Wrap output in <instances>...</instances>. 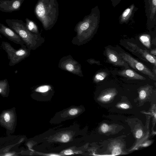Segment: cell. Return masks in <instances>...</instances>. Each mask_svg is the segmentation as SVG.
I'll return each mask as SVG.
<instances>
[{"label": "cell", "mask_w": 156, "mask_h": 156, "mask_svg": "<svg viewBox=\"0 0 156 156\" xmlns=\"http://www.w3.org/2000/svg\"><path fill=\"white\" fill-rule=\"evenodd\" d=\"M69 140V136L67 134H63L61 138V141L63 142L66 143L68 142Z\"/></svg>", "instance_id": "cell-22"}, {"label": "cell", "mask_w": 156, "mask_h": 156, "mask_svg": "<svg viewBox=\"0 0 156 156\" xmlns=\"http://www.w3.org/2000/svg\"><path fill=\"white\" fill-rule=\"evenodd\" d=\"M122 152L121 148L118 147H115L112 150V155H118L120 154Z\"/></svg>", "instance_id": "cell-21"}, {"label": "cell", "mask_w": 156, "mask_h": 156, "mask_svg": "<svg viewBox=\"0 0 156 156\" xmlns=\"http://www.w3.org/2000/svg\"><path fill=\"white\" fill-rule=\"evenodd\" d=\"M12 155V154H7L5 155H6V156H8V155L11 156V155Z\"/></svg>", "instance_id": "cell-32"}, {"label": "cell", "mask_w": 156, "mask_h": 156, "mask_svg": "<svg viewBox=\"0 0 156 156\" xmlns=\"http://www.w3.org/2000/svg\"><path fill=\"white\" fill-rule=\"evenodd\" d=\"M64 154L65 155H71L73 154V152L71 150L68 149L65 151Z\"/></svg>", "instance_id": "cell-29"}, {"label": "cell", "mask_w": 156, "mask_h": 156, "mask_svg": "<svg viewBox=\"0 0 156 156\" xmlns=\"http://www.w3.org/2000/svg\"><path fill=\"white\" fill-rule=\"evenodd\" d=\"M119 54L123 59L132 68L147 75L150 79L156 80L154 73L147 66L128 54L122 52Z\"/></svg>", "instance_id": "cell-6"}, {"label": "cell", "mask_w": 156, "mask_h": 156, "mask_svg": "<svg viewBox=\"0 0 156 156\" xmlns=\"http://www.w3.org/2000/svg\"><path fill=\"white\" fill-rule=\"evenodd\" d=\"M143 131L140 129L137 131L136 133V137L137 138H140L142 135Z\"/></svg>", "instance_id": "cell-25"}, {"label": "cell", "mask_w": 156, "mask_h": 156, "mask_svg": "<svg viewBox=\"0 0 156 156\" xmlns=\"http://www.w3.org/2000/svg\"><path fill=\"white\" fill-rule=\"evenodd\" d=\"M138 9V8L136 7L134 4L130 5L119 16V23L121 24L123 23L127 24L130 21L132 20L134 13Z\"/></svg>", "instance_id": "cell-12"}, {"label": "cell", "mask_w": 156, "mask_h": 156, "mask_svg": "<svg viewBox=\"0 0 156 156\" xmlns=\"http://www.w3.org/2000/svg\"><path fill=\"white\" fill-rule=\"evenodd\" d=\"M108 75L107 73L104 71L98 72L94 75L93 80L95 82L98 83L103 80Z\"/></svg>", "instance_id": "cell-16"}, {"label": "cell", "mask_w": 156, "mask_h": 156, "mask_svg": "<svg viewBox=\"0 0 156 156\" xmlns=\"http://www.w3.org/2000/svg\"><path fill=\"white\" fill-rule=\"evenodd\" d=\"M147 24L154 26L156 23V0H144Z\"/></svg>", "instance_id": "cell-7"}, {"label": "cell", "mask_w": 156, "mask_h": 156, "mask_svg": "<svg viewBox=\"0 0 156 156\" xmlns=\"http://www.w3.org/2000/svg\"><path fill=\"white\" fill-rule=\"evenodd\" d=\"M9 86L7 79H5L0 80V93L7 88Z\"/></svg>", "instance_id": "cell-19"}, {"label": "cell", "mask_w": 156, "mask_h": 156, "mask_svg": "<svg viewBox=\"0 0 156 156\" xmlns=\"http://www.w3.org/2000/svg\"><path fill=\"white\" fill-rule=\"evenodd\" d=\"M34 12L44 29L50 30L54 26L58 18V5L57 0H38Z\"/></svg>", "instance_id": "cell-2"}, {"label": "cell", "mask_w": 156, "mask_h": 156, "mask_svg": "<svg viewBox=\"0 0 156 156\" xmlns=\"http://www.w3.org/2000/svg\"><path fill=\"white\" fill-rule=\"evenodd\" d=\"M0 34L14 43L21 45L22 48H27L20 37L12 30L0 23Z\"/></svg>", "instance_id": "cell-8"}, {"label": "cell", "mask_w": 156, "mask_h": 156, "mask_svg": "<svg viewBox=\"0 0 156 156\" xmlns=\"http://www.w3.org/2000/svg\"><path fill=\"white\" fill-rule=\"evenodd\" d=\"M122 0H111L112 6L115 7L118 5Z\"/></svg>", "instance_id": "cell-26"}, {"label": "cell", "mask_w": 156, "mask_h": 156, "mask_svg": "<svg viewBox=\"0 0 156 156\" xmlns=\"http://www.w3.org/2000/svg\"><path fill=\"white\" fill-rule=\"evenodd\" d=\"M150 54L152 55L155 56L156 55V50L155 48L151 50L150 51Z\"/></svg>", "instance_id": "cell-30"}, {"label": "cell", "mask_w": 156, "mask_h": 156, "mask_svg": "<svg viewBox=\"0 0 156 156\" xmlns=\"http://www.w3.org/2000/svg\"><path fill=\"white\" fill-rule=\"evenodd\" d=\"M150 36L148 34L141 35L139 37L140 41L145 47L148 48L151 47Z\"/></svg>", "instance_id": "cell-15"}, {"label": "cell", "mask_w": 156, "mask_h": 156, "mask_svg": "<svg viewBox=\"0 0 156 156\" xmlns=\"http://www.w3.org/2000/svg\"><path fill=\"white\" fill-rule=\"evenodd\" d=\"M106 52L108 60L110 63L115 66L129 68L128 64L123 59L119 53L117 52L107 48Z\"/></svg>", "instance_id": "cell-11"}, {"label": "cell", "mask_w": 156, "mask_h": 156, "mask_svg": "<svg viewBox=\"0 0 156 156\" xmlns=\"http://www.w3.org/2000/svg\"><path fill=\"white\" fill-rule=\"evenodd\" d=\"M119 107L124 109H128L129 108V105L128 104L125 103H122L120 104L119 105Z\"/></svg>", "instance_id": "cell-28"}, {"label": "cell", "mask_w": 156, "mask_h": 156, "mask_svg": "<svg viewBox=\"0 0 156 156\" xmlns=\"http://www.w3.org/2000/svg\"><path fill=\"white\" fill-rule=\"evenodd\" d=\"M51 88V87L49 85H44L37 87L35 90L36 92L40 93H45L48 92Z\"/></svg>", "instance_id": "cell-18"}, {"label": "cell", "mask_w": 156, "mask_h": 156, "mask_svg": "<svg viewBox=\"0 0 156 156\" xmlns=\"http://www.w3.org/2000/svg\"><path fill=\"white\" fill-rule=\"evenodd\" d=\"M109 129L108 125L106 124H103L101 126V129L102 132L103 133H105L107 132Z\"/></svg>", "instance_id": "cell-23"}, {"label": "cell", "mask_w": 156, "mask_h": 156, "mask_svg": "<svg viewBox=\"0 0 156 156\" xmlns=\"http://www.w3.org/2000/svg\"><path fill=\"white\" fill-rule=\"evenodd\" d=\"M1 47L7 53L9 61V66H12L18 63L29 56L31 50L27 48L16 50L10 44L6 41L1 43Z\"/></svg>", "instance_id": "cell-4"}, {"label": "cell", "mask_w": 156, "mask_h": 156, "mask_svg": "<svg viewBox=\"0 0 156 156\" xmlns=\"http://www.w3.org/2000/svg\"><path fill=\"white\" fill-rule=\"evenodd\" d=\"M2 38V37L1 34H0V39H1Z\"/></svg>", "instance_id": "cell-33"}, {"label": "cell", "mask_w": 156, "mask_h": 156, "mask_svg": "<svg viewBox=\"0 0 156 156\" xmlns=\"http://www.w3.org/2000/svg\"><path fill=\"white\" fill-rule=\"evenodd\" d=\"M25 21L26 27L29 31L34 34L41 35L38 27L35 22L28 18L26 19Z\"/></svg>", "instance_id": "cell-14"}, {"label": "cell", "mask_w": 156, "mask_h": 156, "mask_svg": "<svg viewBox=\"0 0 156 156\" xmlns=\"http://www.w3.org/2000/svg\"><path fill=\"white\" fill-rule=\"evenodd\" d=\"M100 11L98 5L93 8L90 13L76 25L74 30L76 36L72 40L73 44L80 46L88 41L93 37L98 27Z\"/></svg>", "instance_id": "cell-1"}, {"label": "cell", "mask_w": 156, "mask_h": 156, "mask_svg": "<svg viewBox=\"0 0 156 156\" xmlns=\"http://www.w3.org/2000/svg\"><path fill=\"white\" fill-rule=\"evenodd\" d=\"M5 21L9 27L20 37L27 47L31 50H35L44 42V38L41 35L34 34L29 31L22 20L7 19Z\"/></svg>", "instance_id": "cell-3"}, {"label": "cell", "mask_w": 156, "mask_h": 156, "mask_svg": "<svg viewBox=\"0 0 156 156\" xmlns=\"http://www.w3.org/2000/svg\"><path fill=\"white\" fill-rule=\"evenodd\" d=\"M58 67L80 77H83L81 64L74 59L72 56L68 55L62 58L59 61Z\"/></svg>", "instance_id": "cell-5"}, {"label": "cell", "mask_w": 156, "mask_h": 156, "mask_svg": "<svg viewBox=\"0 0 156 156\" xmlns=\"http://www.w3.org/2000/svg\"><path fill=\"white\" fill-rule=\"evenodd\" d=\"M49 155L53 156H59V155H58V154H51Z\"/></svg>", "instance_id": "cell-31"}, {"label": "cell", "mask_w": 156, "mask_h": 156, "mask_svg": "<svg viewBox=\"0 0 156 156\" xmlns=\"http://www.w3.org/2000/svg\"><path fill=\"white\" fill-rule=\"evenodd\" d=\"M25 0H0V10L5 12L19 11Z\"/></svg>", "instance_id": "cell-10"}, {"label": "cell", "mask_w": 156, "mask_h": 156, "mask_svg": "<svg viewBox=\"0 0 156 156\" xmlns=\"http://www.w3.org/2000/svg\"><path fill=\"white\" fill-rule=\"evenodd\" d=\"M4 119L6 122H8L9 121L10 116L8 113H6L4 115Z\"/></svg>", "instance_id": "cell-27"}, {"label": "cell", "mask_w": 156, "mask_h": 156, "mask_svg": "<svg viewBox=\"0 0 156 156\" xmlns=\"http://www.w3.org/2000/svg\"><path fill=\"white\" fill-rule=\"evenodd\" d=\"M108 90L101 98V99L104 101L107 102L109 101L115 93L114 89H110Z\"/></svg>", "instance_id": "cell-17"}, {"label": "cell", "mask_w": 156, "mask_h": 156, "mask_svg": "<svg viewBox=\"0 0 156 156\" xmlns=\"http://www.w3.org/2000/svg\"><path fill=\"white\" fill-rule=\"evenodd\" d=\"M149 86H147L141 89L139 92V97L141 99H144L147 95V90Z\"/></svg>", "instance_id": "cell-20"}, {"label": "cell", "mask_w": 156, "mask_h": 156, "mask_svg": "<svg viewBox=\"0 0 156 156\" xmlns=\"http://www.w3.org/2000/svg\"><path fill=\"white\" fill-rule=\"evenodd\" d=\"M128 46L127 48L130 51L139 54L144 60H146L156 66V57L152 55L147 50H144L140 48L138 46L133 43L129 42H126Z\"/></svg>", "instance_id": "cell-9"}, {"label": "cell", "mask_w": 156, "mask_h": 156, "mask_svg": "<svg viewBox=\"0 0 156 156\" xmlns=\"http://www.w3.org/2000/svg\"><path fill=\"white\" fill-rule=\"evenodd\" d=\"M118 73L120 75L130 80H144L146 79L143 76L130 69H124L119 72Z\"/></svg>", "instance_id": "cell-13"}, {"label": "cell", "mask_w": 156, "mask_h": 156, "mask_svg": "<svg viewBox=\"0 0 156 156\" xmlns=\"http://www.w3.org/2000/svg\"><path fill=\"white\" fill-rule=\"evenodd\" d=\"M78 110L76 108H72L69 110V113L71 115H73L77 114L78 113Z\"/></svg>", "instance_id": "cell-24"}]
</instances>
